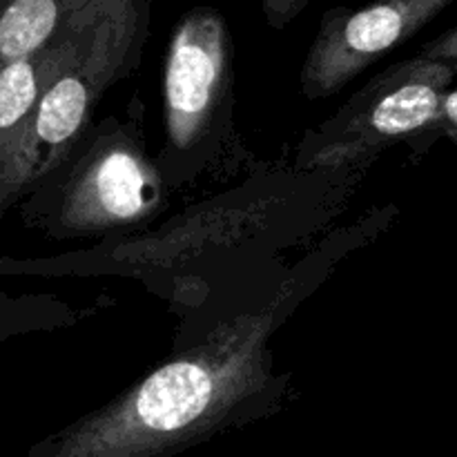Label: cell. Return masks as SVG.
Instances as JSON below:
<instances>
[{
    "label": "cell",
    "mask_w": 457,
    "mask_h": 457,
    "mask_svg": "<svg viewBox=\"0 0 457 457\" xmlns=\"http://www.w3.org/2000/svg\"><path fill=\"white\" fill-rule=\"evenodd\" d=\"M105 0H76L52 40L0 74V156L29 119L43 89L70 65Z\"/></svg>",
    "instance_id": "obj_7"
},
{
    "label": "cell",
    "mask_w": 457,
    "mask_h": 457,
    "mask_svg": "<svg viewBox=\"0 0 457 457\" xmlns=\"http://www.w3.org/2000/svg\"><path fill=\"white\" fill-rule=\"evenodd\" d=\"M451 3L455 0H375L361 9L326 12L299 74L303 96L315 101L342 92Z\"/></svg>",
    "instance_id": "obj_5"
},
{
    "label": "cell",
    "mask_w": 457,
    "mask_h": 457,
    "mask_svg": "<svg viewBox=\"0 0 457 457\" xmlns=\"http://www.w3.org/2000/svg\"><path fill=\"white\" fill-rule=\"evenodd\" d=\"M420 56L436 58V61H449L457 65V25L451 27L442 36H437V38H433L431 43L424 45Z\"/></svg>",
    "instance_id": "obj_11"
},
{
    "label": "cell",
    "mask_w": 457,
    "mask_h": 457,
    "mask_svg": "<svg viewBox=\"0 0 457 457\" xmlns=\"http://www.w3.org/2000/svg\"><path fill=\"white\" fill-rule=\"evenodd\" d=\"M143 13L138 0H105L70 65L43 89L13 138V152L31 177H43L61 163L98 98L132 65Z\"/></svg>",
    "instance_id": "obj_3"
},
{
    "label": "cell",
    "mask_w": 457,
    "mask_h": 457,
    "mask_svg": "<svg viewBox=\"0 0 457 457\" xmlns=\"http://www.w3.org/2000/svg\"><path fill=\"white\" fill-rule=\"evenodd\" d=\"M163 179L128 129L101 134L74 165L58 221L71 235L132 228L159 212Z\"/></svg>",
    "instance_id": "obj_4"
},
{
    "label": "cell",
    "mask_w": 457,
    "mask_h": 457,
    "mask_svg": "<svg viewBox=\"0 0 457 457\" xmlns=\"http://www.w3.org/2000/svg\"><path fill=\"white\" fill-rule=\"evenodd\" d=\"M440 138H449L457 147V87H451L442 101L440 125H437Z\"/></svg>",
    "instance_id": "obj_12"
},
{
    "label": "cell",
    "mask_w": 457,
    "mask_h": 457,
    "mask_svg": "<svg viewBox=\"0 0 457 457\" xmlns=\"http://www.w3.org/2000/svg\"><path fill=\"white\" fill-rule=\"evenodd\" d=\"M263 13L275 29L288 27L306 9L308 0H262Z\"/></svg>",
    "instance_id": "obj_10"
},
{
    "label": "cell",
    "mask_w": 457,
    "mask_h": 457,
    "mask_svg": "<svg viewBox=\"0 0 457 457\" xmlns=\"http://www.w3.org/2000/svg\"><path fill=\"white\" fill-rule=\"evenodd\" d=\"M293 286L257 311L219 324L201 344L52 433L27 457H174L281 409L270 339Z\"/></svg>",
    "instance_id": "obj_1"
},
{
    "label": "cell",
    "mask_w": 457,
    "mask_h": 457,
    "mask_svg": "<svg viewBox=\"0 0 457 457\" xmlns=\"http://www.w3.org/2000/svg\"><path fill=\"white\" fill-rule=\"evenodd\" d=\"M232 71L230 31L219 12L196 7L174 27L163 65L168 145L187 152L210 132Z\"/></svg>",
    "instance_id": "obj_6"
},
{
    "label": "cell",
    "mask_w": 457,
    "mask_h": 457,
    "mask_svg": "<svg viewBox=\"0 0 457 457\" xmlns=\"http://www.w3.org/2000/svg\"><path fill=\"white\" fill-rule=\"evenodd\" d=\"M31 317L34 315H31L29 297H12L0 293V342L21 333Z\"/></svg>",
    "instance_id": "obj_9"
},
{
    "label": "cell",
    "mask_w": 457,
    "mask_h": 457,
    "mask_svg": "<svg viewBox=\"0 0 457 457\" xmlns=\"http://www.w3.org/2000/svg\"><path fill=\"white\" fill-rule=\"evenodd\" d=\"M76 0H12L0 12V74L56 36Z\"/></svg>",
    "instance_id": "obj_8"
},
{
    "label": "cell",
    "mask_w": 457,
    "mask_h": 457,
    "mask_svg": "<svg viewBox=\"0 0 457 457\" xmlns=\"http://www.w3.org/2000/svg\"><path fill=\"white\" fill-rule=\"evenodd\" d=\"M457 76L449 61L415 56L382 70L324 125L303 137L302 170H342L369 163L397 143L420 152L440 138L442 101Z\"/></svg>",
    "instance_id": "obj_2"
}]
</instances>
